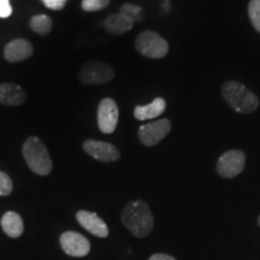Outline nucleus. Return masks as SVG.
Returning <instances> with one entry per match:
<instances>
[{"instance_id":"obj_23","label":"nucleus","mask_w":260,"mask_h":260,"mask_svg":"<svg viewBox=\"0 0 260 260\" xmlns=\"http://www.w3.org/2000/svg\"><path fill=\"white\" fill-rule=\"evenodd\" d=\"M67 2L68 0H42V3H44V5L46 6V8L51 9V10H63L64 6L67 5Z\"/></svg>"},{"instance_id":"obj_8","label":"nucleus","mask_w":260,"mask_h":260,"mask_svg":"<svg viewBox=\"0 0 260 260\" xmlns=\"http://www.w3.org/2000/svg\"><path fill=\"white\" fill-rule=\"evenodd\" d=\"M119 111L116 102L105 98L98 106V126L104 134H112L118 124Z\"/></svg>"},{"instance_id":"obj_9","label":"nucleus","mask_w":260,"mask_h":260,"mask_svg":"<svg viewBox=\"0 0 260 260\" xmlns=\"http://www.w3.org/2000/svg\"><path fill=\"white\" fill-rule=\"evenodd\" d=\"M83 151L90 157L103 162L116 161L121 158V152L115 145L98 140H87L83 144Z\"/></svg>"},{"instance_id":"obj_13","label":"nucleus","mask_w":260,"mask_h":260,"mask_svg":"<svg viewBox=\"0 0 260 260\" xmlns=\"http://www.w3.org/2000/svg\"><path fill=\"white\" fill-rule=\"evenodd\" d=\"M27 100V93L18 84L5 82L0 84V104L8 106H19Z\"/></svg>"},{"instance_id":"obj_11","label":"nucleus","mask_w":260,"mask_h":260,"mask_svg":"<svg viewBox=\"0 0 260 260\" xmlns=\"http://www.w3.org/2000/svg\"><path fill=\"white\" fill-rule=\"evenodd\" d=\"M76 219L80 223V225L92 235L100 237V239H105L109 236V228L96 213L81 210L76 213Z\"/></svg>"},{"instance_id":"obj_20","label":"nucleus","mask_w":260,"mask_h":260,"mask_svg":"<svg viewBox=\"0 0 260 260\" xmlns=\"http://www.w3.org/2000/svg\"><path fill=\"white\" fill-rule=\"evenodd\" d=\"M110 4V0H82V9L87 12L100 11L106 9Z\"/></svg>"},{"instance_id":"obj_17","label":"nucleus","mask_w":260,"mask_h":260,"mask_svg":"<svg viewBox=\"0 0 260 260\" xmlns=\"http://www.w3.org/2000/svg\"><path fill=\"white\" fill-rule=\"evenodd\" d=\"M31 30L39 35H47L52 30V19L47 15L32 16L30 19Z\"/></svg>"},{"instance_id":"obj_1","label":"nucleus","mask_w":260,"mask_h":260,"mask_svg":"<svg viewBox=\"0 0 260 260\" xmlns=\"http://www.w3.org/2000/svg\"><path fill=\"white\" fill-rule=\"evenodd\" d=\"M122 223L135 237H146L153 230L154 220L151 209L145 201L135 200L123 209Z\"/></svg>"},{"instance_id":"obj_22","label":"nucleus","mask_w":260,"mask_h":260,"mask_svg":"<svg viewBox=\"0 0 260 260\" xmlns=\"http://www.w3.org/2000/svg\"><path fill=\"white\" fill-rule=\"evenodd\" d=\"M12 15V6L10 0H0V18H8Z\"/></svg>"},{"instance_id":"obj_7","label":"nucleus","mask_w":260,"mask_h":260,"mask_svg":"<svg viewBox=\"0 0 260 260\" xmlns=\"http://www.w3.org/2000/svg\"><path fill=\"white\" fill-rule=\"evenodd\" d=\"M246 155L239 149H232L219 157L217 161V172L224 178H233L240 175L245 168Z\"/></svg>"},{"instance_id":"obj_2","label":"nucleus","mask_w":260,"mask_h":260,"mask_svg":"<svg viewBox=\"0 0 260 260\" xmlns=\"http://www.w3.org/2000/svg\"><path fill=\"white\" fill-rule=\"evenodd\" d=\"M22 153L29 169L34 174L40 176H47L51 174L53 168L51 155L44 142L37 136H30L25 140L22 147Z\"/></svg>"},{"instance_id":"obj_21","label":"nucleus","mask_w":260,"mask_h":260,"mask_svg":"<svg viewBox=\"0 0 260 260\" xmlns=\"http://www.w3.org/2000/svg\"><path fill=\"white\" fill-rule=\"evenodd\" d=\"M14 189V183L8 174L0 171V197H8L12 193Z\"/></svg>"},{"instance_id":"obj_15","label":"nucleus","mask_w":260,"mask_h":260,"mask_svg":"<svg viewBox=\"0 0 260 260\" xmlns=\"http://www.w3.org/2000/svg\"><path fill=\"white\" fill-rule=\"evenodd\" d=\"M2 228L4 233L11 239H18L24 232V223L17 212L9 211L2 218Z\"/></svg>"},{"instance_id":"obj_14","label":"nucleus","mask_w":260,"mask_h":260,"mask_svg":"<svg viewBox=\"0 0 260 260\" xmlns=\"http://www.w3.org/2000/svg\"><path fill=\"white\" fill-rule=\"evenodd\" d=\"M167 109V103L162 98H157L148 105H139L135 107L134 116L139 121H148V119L157 118Z\"/></svg>"},{"instance_id":"obj_6","label":"nucleus","mask_w":260,"mask_h":260,"mask_svg":"<svg viewBox=\"0 0 260 260\" xmlns=\"http://www.w3.org/2000/svg\"><path fill=\"white\" fill-rule=\"evenodd\" d=\"M171 130V122L168 118L159 119V121H154L147 124L141 125L139 128V139L142 145L148 146H155L159 142L162 141L169 135Z\"/></svg>"},{"instance_id":"obj_16","label":"nucleus","mask_w":260,"mask_h":260,"mask_svg":"<svg viewBox=\"0 0 260 260\" xmlns=\"http://www.w3.org/2000/svg\"><path fill=\"white\" fill-rule=\"evenodd\" d=\"M133 27H134V22L126 17L125 15L121 14V12L109 16L104 21V28H105V30L113 35H121L123 32L129 31Z\"/></svg>"},{"instance_id":"obj_12","label":"nucleus","mask_w":260,"mask_h":260,"mask_svg":"<svg viewBox=\"0 0 260 260\" xmlns=\"http://www.w3.org/2000/svg\"><path fill=\"white\" fill-rule=\"evenodd\" d=\"M34 48L25 39H16L5 46L4 57L10 63H19L31 57Z\"/></svg>"},{"instance_id":"obj_5","label":"nucleus","mask_w":260,"mask_h":260,"mask_svg":"<svg viewBox=\"0 0 260 260\" xmlns=\"http://www.w3.org/2000/svg\"><path fill=\"white\" fill-rule=\"evenodd\" d=\"M115 69L109 63L100 60L86 61L79 71V79L84 84H103L113 80Z\"/></svg>"},{"instance_id":"obj_3","label":"nucleus","mask_w":260,"mask_h":260,"mask_svg":"<svg viewBox=\"0 0 260 260\" xmlns=\"http://www.w3.org/2000/svg\"><path fill=\"white\" fill-rule=\"evenodd\" d=\"M222 95L236 112L251 113L254 112L259 106L258 96L236 81H226L223 84Z\"/></svg>"},{"instance_id":"obj_10","label":"nucleus","mask_w":260,"mask_h":260,"mask_svg":"<svg viewBox=\"0 0 260 260\" xmlns=\"http://www.w3.org/2000/svg\"><path fill=\"white\" fill-rule=\"evenodd\" d=\"M60 246L64 253L68 255L82 258L90 251V243L88 239L76 232H65L60 235Z\"/></svg>"},{"instance_id":"obj_25","label":"nucleus","mask_w":260,"mask_h":260,"mask_svg":"<svg viewBox=\"0 0 260 260\" xmlns=\"http://www.w3.org/2000/svg\"><path fill=\"white\" fill-rule=\"evenodd\" d=\"M258 224H259V225H260V216L258 217Z\"/></svg>"},{"instance_id":"obj_18","label":"nucleus","mask_w":260,"mask_h":260,"mask_svg":"<svg viewBox=\"0 0 260 260\" xmlns=\"http://www.w3.org/2000/svg\"><path fill=\"white\" fill-rule=\"evenodd\" d=\"M119 12L123 15H125L128 18L132 19L134 23H136V22H141L142 19H144V16H142V10L138 5L124 4L121 6Z\"/></svg>"},{"instance_id":"obj_4","label":"nucleus","mask_w":260,"mask_h":260,"mask_svg":"<svg viewBox=\"0 0 260 260\" xmlns=\"http://www.w3.org/2000/svg\"><path fill=\"white\" fill-rule=\"evenodd\" d=\"M135 48L142 56L152 59H159L168 54L169 44L157 32L146 30L138 35L135 40Z\"/></svg>"},{"instance_id":"obj_24","label":"nucleus","mask_w":260,"mask_h":260,"mask_svg":"<svg viewBox=\"0 0 260 260\" xmlns=\"http://www.w3.org/2000/svg\"><path fill=\"white\" fill-rule=\"evenodd\" d=\"M148 260H176L174 256L169 254H162V253H158V254H153L149 256Z\"/></svg>"},{"instance_id":"obj_19","label":"nucleus","mask_w":260,"mask_h":260,"mask_svg":"<svg viewBox=\"0 0 260 260\" xmlns=\"http://www.w3.org/2000/svg\"><path fill=\"white\" fill-rule=\"evenodd\" d=\"M248 16L253 27L260 32V0H251L248 4Z\"/></svg>"}]
</instances>
